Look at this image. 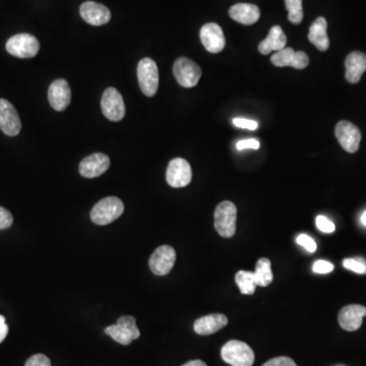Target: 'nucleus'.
I'll return each mask as SVG.
<instances>
[{
    "instance_id": "obj_1",
    "label": "nucleus",
    "mask_w": 366,
    "mask_h": 366,
    "mask_svg": "<svg viewBox=\"0 0 366 366\" xmlns=\"http://www.w3.org/2000/svg\"><path fill=\"white\" fill-rule=\"evenodd\" d=\"M125 211L122 201L116 196L99 201L91 212V219L97 225H108L117 220Z\"/></svg>"
},
{
    "instance_id": "obj_2",
    "label": "nucleus",
    "mask_w": 366,
    "mask_h": 366,
    "mask_svg": "<svg viewBox=\"0 0 366 366\" xmlns=\"http://www.w3.org/2000/svg\"><path fill=\"white\" fill-rule=\"evenodd\" d=\"M223 360L232 366H253L255 363V353L244 342L231 340L227 342L222 349Z\"/></svg>"
},
{
    "instance_id": "obj_3",
    "label": "nucleus",
    "mask_w": 366,
    "mask_h": 366,
    "mask_svg": "<svg viewBox=\"0 0 366 366\" xmlns=\"http://www.w3.org/2000/svg\"><path fill=\"white\" fill-rule=\"evenodd\" d=\"M215 228L217 232L224 238H231L236 232L237 209L232 201H225L217 205L215 213Z\"/></svg>"
},
{
    "instance_id": "obj_4",
    "label": "nucleus",
    "mask_w": 366,
    "mask_h": 366,
    "mask_svg": "<svg viewBox=\"0 0 366 366\" xmlns=\"http://www.w3.org/2000/svg\"><path fill=\"white\" fill-rule=\"evenodd\" d=\"M105 333L110 336L117 343L125 346L129 345L134 340L138 339L140 336L136 318L131 315L121 316L116 324L105 329Z\"/></svg>"
},
{
    "instance_id": "obj_5",
    "label": "nucleus",
    "mask_w": 366,
    "mask_h": 366,
    "mask_svg": "<svg viewBox=\"0 0 366 366\" xmlns=\"http://www.w3.org/2000/svg\"><path fill=\"white\" fill-rule=\"evenodd\" d=\"M138 80L140 90L147 97L155 96L159 88V71L151 58H143L138 66Z\"/></svg>"
},
{
    "instance_id": "obj_6",
    "label": "nucleus",
    "mask_w": 366,
    "mask_h": 366,
    "mask_svg": "<svg viewBox=\"0 0 366 366\" xmlns=\"http://www.w3.org/2000/svg\"><path fill=\"white\" fill-rule=\"evenodd\" d=\"M6 51L19 58H33L40 51V43L31 34H17L8 39Z\"/></svg>"
},
{
    "instance_id": "obj_7",
    "label": "nucleus",
    "mask_w": 366,
    "mask_h": 366,
    "mask_svg": "<svg viewBox=\"0 0 366 366\" xmlns=\"http://www.w3.org/2000/svg\"><path fill=\"white\" fill-rule=\"evenodd\" d=\"M173 75L177 83L183 88H192L198 84L201 77V67L186 57H179L173 64Z\"/></svg>"
},
{
    "instance_id": "obj_8",
    "label": "nucleus",
    "mask_w": 366,
    "mask_h": 366,
    "mask_svg": "<svg viewBox=\"0 0 366 366\" xmlns=\"http://www.w3.org/2000/svg\"><path fill=\"white\" fill-rule=\"evenodd\" d=\"M192 179V167L183 158L171 160L166 171V181L171 187H185Z\"/></svg>"
},
{
    "instance_id": "obj_9",
    "label": "nucleus",
    "mask_w": 366,
    "mask_h": 366,
    "mask_svg": "<svg viewBox=\"0 0 366 366\" xmlns=\"http://www.w3.org/2000/svg\"><path fill=\"white\" fill-rule=\"evenodd\" d=\"M104 116L111 121H120L125 116V105L122 96L116 88L106 89L101 99Z\"/></svg>"
},
{
    "instance_id": "obj_10",
    "label": "nucleus",
    "mask_w": 366,
    "mask_h": 366,
    "mask_svg": "<svg viewBox=\"0 0 366 366\" xmlns=\"http://www.w3.org/2000/svg\"><path fill=\"white\" fill-rule=\"evenodd\" d=\"M176 261V253L170 246H159L151 255L149 266L152 272L157 276L169 274Z\"/></svg>"
},
{
    "instance_id": "obj_11",
    "label": "nucleus",
    "mask_w": 366,
    "mask_h": 366,
    "mask_svg": "<svg viewBox=\"0 0 366 366\" xmlns=\"http://www.w3.org/2000/svg\"><path fill=\"white\" fill-rule=\"evenodd\" d=\"M335 134L338 142L344 150L348 153H355L358 151L361 142V133L356 125H353L350 121H340L336 127Z\"/></svg>"
},
{
    "instance_id": "obj_12",
    "label": "nucleus",
    "mask_w": 366,
    "mask_h": 366,
    "mask_svg": "<svg viewBox=\"0 0 366 366\" xmlns=\"http://www.w3.org/2000/svg\"><path fill=\"white\" fill-rule=\"evenodd\" d=\"M0 129L8 136H17L21 129V118L16 108L6 99H0Z\"/></svg>"
},
{
    "instance_id": "obj_13",
    "label": "nucleus",
    "mask_w": 366,
    "mask_h": 366,
    "mask_svg": "<svg viewBox=\"0 0 366 366\" xmlns=\"http://www.w3.org/2000/svg\"><path fill=\"white\" fill-rule=\"evenodd\" d=\"M110 159L107 155L95 153L82 160L80 163V174L84 179H96L108 170Z\"/></svg>"
},
{
    "instance_id": "obj_14",
    "label": "nucleus",
    "mask_w": 366,
    "mask_h": 366,
    "mask_svg": "<svg viewBox=\"0 0 366 366\" xmlns=\"http://www.w3.org/2000/svg\"><path fill=\"white\" fill-rule=\"evenodd\" d=\"M200 37L203 47L211 53H219L225 48V45H226L222 28L215 23L205 24L203 26Z\"/></svg>"
},
{
    "instance_id": "obj_15",
    "label": "nucleus",
    "mask_w": 366,
    "mask_h": 366,
    "mask_svg": "<svg viewBox=\"0 0 366 366\" xmlns=\"http://www.w3.org/2000/svg\"><path fill=\"white\" fill-rule=\"evenodd\" d=\"M271 62L277 67H294L296 69L305 68L309 64V58L303 51H294L293 48H283L277 51L271 57Z\"/></svg>"
},
{
    "instance_id": "obj_16",
    "label": "nucleus",
    "mask_w": 366,
    "mask_h": 366,
    "mask_svg": "<svg viewBox=\"0 0 366 366\" xmlns=\"http://www.w3.org/2000/svg\"><path fill=\"white\" fill-rule=\"evenodd\" d=\"M48 100L51 107L56 111H64L71 101V86L66 80H56L48 90Z\"/></svg>"
},
{
    "instance_id": "obj_17",
    "label": "nucleus",
    "mask_w": 366,
    "mask_h": 366,
    "mask_svg": "<svg viewBox=\"0 0 366 366\" xmlns=\"http://www.w3.org/2000/svg\"><path fill=\"white\" fill-rule=\"evenodd\" d=\"M80 14L86 23L92 26H102L111 19V12L103 4L95 1L84 2L80 8Z\"/></svg>"
},
{
    "instance_id": "obj_18",
    "label": "nucleus",
    "mask_w": 366,
    "mask_h": 366,
    "mask_svg": "<svg viewBox=\"0 0 366 366\" xmlns=\"http://www.w3.org/2000/svg\"><path fill=\"white\" fill-rule=\"evenodd\" d=\"M366 315V307L359 304L348 305L343 307L339 313V324L344 330L354 332L363 324V318Z\"/></svg>"
},
{
    "instance_id": "obj_19",
    "label": "nucleus",
    "mask_w": 366,
    "mask_h": 366,
    "mask_svg": "<svg viewBox=\"0 0 366 366\" xmlns=\"http://www.w3.org/2000/svg\"><path fill=\"white\" fill-rule=\"evenodd\" d=\"M228 324V318L222 313H213L201 316L194 322V329L201 336L212 335L225 328Z\"/></svg>"
},
{
    "instance_id": "obj_20",
    "label": "nucleus",
    "mask_w": 366,
    "mask_h": 366,
    "mask_svg": "<svg viewBox=\"0 0 366 366\" xmlns=\"http://www.w3.org/2000/svg\"><path fill=\"white\" fill-rule=\"evenodd\" d=\"M346 80L350 84H357L366 71V54L363 52H351L345 60Z\"/></svg>"
},
{
    "instance_id": "obj_21",
    "label": "nucleus",
    "mask_w": 366,
    "mask_h": 366,
    "mask_svg": "<svg viewBox=\"0 0 366 366\" xmlns=\"http://www.w3.org/2000/svg\"><path fill=\"white\" fill-rule=\"evenodd\" d=\"M229 16L237 23L250 26L259 21L261 12L255 4L237 3L229 10Z\"/></svg>"
},
{
    "instance_id": "obj_22",
    "label": "nucleus",
    "mask_w": 366,
    "mask_h": 366,
    "mask_svg": "<svg viewBox=\"0 0 366 366\" xmlns=\"http://www.w3.org/2000/svg\"><path fill=\"white\" fill-rule=\"evenodd\" d=\"M287 44V37L284 34L280 26H274L268 32V37L259 45V51L264 55H268L272 51H280Z\"/></svg>"
},
{
    "instance_id": "obj_23",
    "label": "nucleus",
    "mask_w": 366,
    "mask_h": 366,
    "mask_svg": "<svg viewBox=\"0 0 366 366\" xmlns=\"http://www.w3.org/2000/svg\"><path fill=\"white\" fill-rule=\"evenodd\" d=\"M327 28H328V23L322 17H318L309 28V42L313 43L320 51H327L330 47Z\"/></svg>"
},
{
    "instance_id": "obj_24",
    "label": "nucleus",
    "mask_w": 366,
    "mask_h": 366,
    "mask_svg": "<svg viewBox=\"0 0 366 366\" xmlns=\"http://www.w3.org/2000/svg\"><path fill=\"white\" fill-rule=\"evenodd\" d=\"M255 282L257 286L266 287L273 282L274 275H273L272 268H271V261L266 257L259 259L255 266Z\"/></svg>"
},
{
    "instance_id": "obj_25",
    "label": "nucleus",
    "mask_w": 366,
    "mask_h": 366,
    "mask_svg": "<svg viewBox=\"0 0 366 366\" xmlns=\"http://www.w3.org/2000/svg\"><path fill=\"white\" fill-rule=\"evenodd\" d=\"M235 282L239 287L240 291L242 294L246 295H251L255 293V288H257V282H255V273L248 272V271H239L235 275Z\"/></svg>"
},
{
    "instance_id": "obj_26",
    "label": "nucleus",
    "mask_w": 366,
    "mask_h": 366,
    "mask_svg": "<svg viewBox=\"0 0 366 366\" xmlns=\"http://www.w3.org/2000/svg\"><path fill=\"white\" fill-rule=\"evenodd\" d=\"M290 23L298 25L303 19L302 0H285Z\"/></svg>"
},
{
    "instance_id": "obj_27",
    "label": "nucleus",
    "mask_w": 366,
    "mask_h": 366,
    "mask_svg": "<svg viewBox=\"0 0 366 366\" xmlns=\"http://www.w3.org/2000/svg\"><path fill=\"white\" fill-rule=\"evenodd\" d=\"M343 266L357 274H366V263L363 259H344Z\"/></svg>"
},
{
    "instance_id": "obj_28",
    "label": "nucleus",
    "mask_w": 366,
    "mask_h": 366,
    "mask_svg": "<svg viewBox=\"0 0 366 366\" xmlns=\"http://www.w3.org/2000/svg\"><path fill=\"white\" fill-rule=\"evenodd\" d=\"M316 227L320 229L322 232L324 233H333L336 230L335 224L331 222L328 218L324 216L316 217Z\"/></svg>"
},
{
    "instance_id": "obj_29",
    "label": "nucleus",
    "mask_w": 366,
    "mask_h": 366,
    "mask_svg": "<svg viewBox=\"0 0 366 366\" xmlns=\"http://www.w3.org/2000/svg\"><path fill=\"white\" fill-rule=\"evenodd\" d=\"M14 222V217L6 208L0 207V230L10 228Z\"/></svg>"
},
{
    "instance_id": "obj_30",
    "label": "nucleus",
    "mask_w": 366,
    "mask_h": 366,
    "mask_svg": "<svg viewBox=\"0 0 366 366\" xmlns=\"http://www.w3.org/2000/svg\"><path fill=\"white\" fill-rule=\"evenodd\" d=\"M298 244L300 246H303L307 251L309 253H315L316 250V244L315 240L313 238L309 237V236L305 235V234H301L298 236V239H296Z\"/></svg>"
},
{
    "instance_id": "obj_31",
    "label": "nucleus",
    "mask_w": 366,
    "mask_h": 366,
    "mask_svg": "<svg viewBox=\"0 0 366 366\" xmlns=\"http://www.w3.org/2000/svg\"><path fill=\"white\" fill-rule=\"evenodd\" d=\"M313 270L316 274H329L333 270V265L330 262L320 259L313 264Z\"/></svg>"
},
{
    "instance_id": "obj_32",
    "label": "nucleus",
    "mask_w": 366,
    "mask_h": 366,
    "mask_svg": "<svg viewBox=\"0 0 366 366\" xmlns=\"http://www.w3.org/2000/svg\"><path fill=\"white\" fill-rule=\"evenodd\" d=\"M25 366H51V363L44 354H36L28 359Z\"/></svg>"
},
{
    "instance_id": "obj_33",
    "label": "nucleus",
    "mask_w": 366,
    "mask_h": 366,
    "mask_svg": "<svg viewBox=\"0 0 366 366\" xmlns=\"http://www.w3.org/2000/svg\"><path fill=\"white\" fill-rule=\"evenodd\" d=\"M233 125L239 129H250V131H255L259 127L257 121L246 118H234Z\"/></svg>"
},
{
    "instance_id": "obj_34",
    "label": "nucleus",
    "mask_w": 366,
    "mask_h": 366,
    "mask_svg": "<svg viewBox=\"0 0 366 366\" xmlns=\"http://www.w3.org/2000/svg\"><path fill=\"white\" fill-rule=\"evenodd\" d=\"M263 366H298L296 363L292 360L289 357H276V358L271 359L268 363H266Z\"/></svg>"
},
{
    "instance_id": "obj_35",
    "label": "nucleus",
    "mask_w": 366,
    "mask_h": 366,
    "mask_svg": "<svg viewBox=\"0 0 366 366\" xmlns=\"http://www.w3.org/2000/svg\"><path fill=\"white\" fill-rule=\"evenodd\" d=\"M259 142L255 138H248V140H239L236 144V148L237 150H246V149H253V150H257L259 149Z\"/></svg>"
},
{
    "instance_id": "obj_36",
    "label": "nucleus",
    "mask_w": 366,
    "mask_h": 366,
    "mask_svg": "<svg viewBox=\"0 0 366 366\" xmlns=\"http://www.w3.org/2000/svg\"><path fill=\"white\" fill-rule=\"evenodd\" d=\"M8 333V327L6 322V318L3 315H0V344L6 340Z\"/></svg>"
},
{
    "instance_id": "obj_37",
    "label": "nucleus",
    "mask_w": 366,
    "mask_h": 366,
    "mask_svg": "<svg viewBox=\"0 0 366 366\" xmlns=\"http://www.w3.org/2000/svg\"><path fill=\"white\" fill-rule=\"evenodd\" d=\"M183 366H207L203 361L199 360V359H196V360H192L190 361V363H185V365Z\"/></svg>"
},
{
    "instance_id": "obj_38",
    "label": "nucleus",
    "mask_w": 366,
    "mask_h": 366,
    "mask_svg": "<svg viewBox=\"0 0 366 366\" xmlns=\"http://www.w3.org/2000/svg\"><path fill=\"white\" fill-rule=\"evenodd\" d=\"M361 222H363V224L366 226V212L363 216H361Z\"/></svg>"
}]
</instances>
